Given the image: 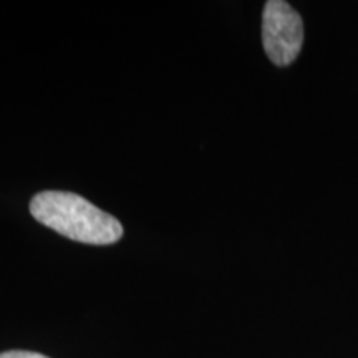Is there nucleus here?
Listing matches in <instances>:
<instances>
[{"mask_svg":"<svg viewBox=\"0 0 358 358\" xmlns=\"http://www.w3.org/2000/svg\"><path fill=\"white\" fill-rule=\"evenodd\" d=\"M30 214L35 221L77 243L108 245L123 236L118 219L75 192H38L30 201Z\"/></svg>","mask_w":358,"mask_h":358,"instance_id":"obj_1","label":"nucleus"},{"mask_svg":"<svg viewBox=\"0 0 358 358\" xmlns=\"http://www.w3.org/2000/svg\"><path fill=\"white\" fill-rule=\"evenodd\" d=\"M262 43L268 60L287 66L303 45V22L299 12L284 0H268L262 13Z\"/></svg>","mask_w":358,"mask_h":358,"instance_id":"obj_2","label":"nucleus"},{"mask_svg":"<svg viewBox=\"0 0 358 358\" xmlns=\"http://www.w3.org/2000/svg\"><path fill=\"white\" fill-rule=\"evenodd\" d=\"M0 358H48L37 352H24V350H12L0 353Z\"/></svg>","mask_w":358,"mask_h":358,"instance_id":"obj_3","label":"nucleus"}]
</instances>
